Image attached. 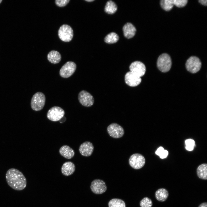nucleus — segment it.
<instances>
[{"instance_id":"f257e3e1","label":"nucleus","mask_w":207,"mask_h":207,"mask_svg":"<svg viewBox=\"0 0 207 207\" xmlns=\"http://www.w3.org/2000/svg\"><path fill=\"white\" fill-rule=\"evenodd\" d=\"M5 177L8 185L14 190H22L26 186L27 181L25 177L17 169L13 168L9 169L6 173Z\"/></svg>"},{"instance_id":"f03ea898","label":"nucleus","mask_w":207,"mask_h":207,"mask_svg":"<svg viewBox=\"0 0 207 207\" xmlns=\"http://www.w3.org/2000/svg\"><path fill=\"white\" fill-rule=\"evenodd\" d=\"M46 98L42 92H38L32 96L30 102L31 108L35 111L41 110L43 108L45 102Z\"/></svg>"},{"instance_id":"7ed1b4c3","label":"nucleus","mask_w":207,"mask_h":207,"mask_svg":"<svg viewBox=\"0 0 207 207\" xmlns=\"http://www.w3.org/2000/svg\"><path fill=\"white\" fill-rule=\"evenodd\" d=\"M157 66L159 70L162 72L168 71L172 66V61L170 56L166 53L160 55L157 59Z\"/></svg>"},{"instance_id":"20e7f679","label":"nucleus","mask_w":207,"mask_h":207,"mask_svg":"<svg viewBox=\"0 0 207 207\" xmlns=\"http://www.w3.org/2000/svg\"><path fill=\"white\" fill-rule=\"evenodd\" d=\"M58 35L60 39L62 41L65 42H69L73 37V29L68 25H62L58 30Z\"/></svg>"},{"instance_id":"39448f33","label":"nucleus","mask_w":207,"mask_h":207,"mask_svg":"<svg viewBox=\"0 0 207 207\" xmlns=\"http://www.w3.org/2000/svg\"><path fill=\"white\" fill-rule=\"evenodd\" d=\"M201 65V62L198 57L192 56L187 60L185 66L187 71L191 73H195L200 70Z\"/></svg>"},{"instance_id":"423d86ee","label":"nucleus","mask_w":207,"mask_h":207,"mask_svg":"<svg viewBox=\"0 0 207 207\" xmlns=\"http://www.w3.org/2000/svg\"><path fill=\"white\" fill-rule=\"evenodd\" d=\"M130 165L133 168L139 169L144 165L145 160L144 157L141 154L135 153L130 157L129 160Z\"/></svg>"},{"instance_id":"0eeeda50","label":"nucleus","mask_w":207,"mask_h":207,"mask_svg":"<svg viewBox=\"0 0 207 207\" xmlns=\"http://www.w3.org/2000/svg\"><path fill=\"white\" fill-rule=\"evenodd\" d=\"M76 68V64L74 62L72 61L67 62L60 69V75L63 78H68L74 73Z\"/></svg>"},{"instance_id":"6e6552de","label":"nucleus","mask_w":207,"mask_h":207,"mask_svg":"<svg viewBox=\"0 0 207 207\" xmlns=\"http://www.w3.org/2000/svg\"><path fill=\"white\" fill-rule=\"evenodd\" d=\"M65 114V111L61 108L58 106H54L48 111L47 116V118L53 121L60 120Z\"/></svg>"},{"instance_id":"1a4fd4ad","label":"nucleus","mask_w":207,"mask_h":207,"mask_svg":"<svg viewBox=\"0 0 207 207\" xmlns=\"http://www.w3.org/2000/svg\"><path fill=\"white\" fill-rule=\"evenodd\" d=\"M107 131L110 136L114 138L122 137L124 133L123 127L115 123L110 124L107 128Z\"/></svg>"},{"instance_id":"9d476101","label":"nucleus","mask_w":207,"mask_h":207,"mask_svg":"<svg viewBox=\"0 0 207 207\" xmlns=\"http://www.w3.org/2000/svg\"><path fill=\"white\" fill-rule=\"evenodd\" d=\"M78 98L80 103L82 105L86 107L91 106L94 102L93 96L85 90H82L79 92Z\"/></svg>"},{"instance_id":"9b49d317","label":"nucleus","mask_w":207,"mask_h":207,"mask_svg":"<svg viewBox=\"0 0 207 207\" xmlns=\"http://www.w3.org/2000/svg\"><path fill=\"white\" fill-rule=\"evenodd\" d=\"M90 188L94 193L100 194L105 192L107 190V186L105 182L100 179H95L91 183Z\"/></svg>"},{"instance_id":"f8f14e48","label":"nucleus","mask_w":207,"mask_h":207,"mask_svg":"<svg viewBox=\"0 0 207 207\" xmlns=\"http://www.w3.org/2000/svg\"><path fill=\"white\" fill-rule=\"evenodd\" d=\"M129 68L131 72L140 77L145 74L146 70L145 65L142 62L139 61H135L132 62Z\"/></svg>"},{"instance_id":"ddd939ff","label":"nucleus","mask_w":207,"mask_h":207,"mask_svg":"<svg viewBox=\"0 0 207 207\" xmlns=\"http://www.w3.org/2000/svg\"><path fill=\"white\" fill-rule=\"evenodd\" d=\"M125 82L129 86L135 87L139 85L141 83V79L131 71L127 72L124 76Z\"/></svg>"},{"instance_id":"4468645a","label":"nucleus","mask_w":207,"mask_h":207,"mask_svg":"<svg viewBox=\"0 0 207 207\" xmlns=\"http://www.w3.org/2000/svg\"><path fill=\"white\" fill-rule=\"evenodd\" d=\"M94 149V147L92 143L89 141H85L80 145L79 151L82 156L88 157L92 154Z\"/></svg>"},{"instance_id":"2eb2a0df","label":"nucleus","mask_w":207,"mask_h":207,"mask_svg":"<svg viewBox=\"0 0 207 207\" xmlns=\"http://www.w3.org/2000/svg\"><path fill=\"white\" fill-rule=\"evenodd\" d=\"M136 29L131 23H127L123 27L124 34L125 37L127 39L132 38L135 34Z\"/></svg>"},{"instance_id":"dca6fc26","label":"nucleus","mask_w":207,"mask_h":207,"mask_svg":"<svg viewBox=\"0 0 207 207\" xmlns=\"http://www.w3.org/2000/svg\"><path fill=\"white\" fill-rule=\"evenodd\" d=\"M75 169V165L73 162H67L64 163L62 165L61 172L64 175L68 176L72 175Z\"/></svg>"},{"instance_id":"f3484780","label":"nucleus","mask_w":207,"mask_h":207,"mask_svg":"<svg viewBox=\"0 0 207 207\" xmlns=\"http://www.w3.org/2000/svg\"><path fill=\"white\" fill-rule=\"evenodd\" d=\"M59 152L61 155L67 159L72 158L74 155V150L67 145H64L61 147Z\"/></svg>"},{"instance_id":"a211bd4d","label":"nucleus","mask_w":207,"mask_h":207,"mask_svg":"<svg viewBox=\"0 0 207 207\" xmlns=\"http://www.w3.org/2000/svg\"><path fill=\"white\" fill-rule=\"evenodd\" d=\"M47 58L48 60L51 63L56 64L60 61L61 56L60 54L57 51L52 50L47 55Z\"/></svg>"},{"instance_id":"6ab92c4d","label":"nucleus","mask_w":207,"mask_h":207,"mask_svg":"<svg viewBox=\"0 0 207 207\" xmlns=\"http://www.w3.org/2000/svg\"><path fill=\"white\" fill-rule=\"evenodd\" d=\"M168 196V191L164 188H160L155 192V196L156 199L161 202L166 201Z\"/></svg>"},{"instance_id":"aec40b11","label":"nucleus","mask_w":207,"mask_h":207,"mask_svg":"<svg viewBox=\"0 0 207 207\" xmlns=\"http://www.w3.org/2000/svg\"><path fill=\"white\" fill-rule=\"evenodd\" d=\"M197 174L199 178L202 179H207V164L204 163L200 165L197 169Z\"/></svg>"},{"instance_id":"412c9836","label":"nucleus","mask_w":207,"mask_h":207,"mask_svg":"<svg viewBox=\"0 0 207 207\" xmlns=\"http://www.w3.org/2000/svg\"><path fill=\"white\" fill-rule=\"evenodd\" d=\"M117 7L116 3L111 0L107 2L105 7V12L108 14H112L117 11Z\"/></svg>"},{"instance_id":"4be33fe9","label":"nucleus","mask_w":207,"mask_h":207,"mask_svg":"<svg viewBox=\"0 0 207 207\" xmlns=\"http://www.w3.org/2000/svg\"><path fill=\"white\" fill-rule=\"evenodd\" d=\"M109 207H126L124 201L120 199L113 198L108 202Z\"/></svg>"},{"instance_id":"5701e85b","label":"nucleus","mask_w":207,"mask_h":207,"mask_svg":"<svg viewBox=\"0 0 207 207\" xmlns=\"http://www.w3.org/2000/svg\"><path fill=\"white\" fill-rule=\"evenodd\" d=\"M119 39V36L116 33L112 32L105 37L104 41L108 44H112L116 42Z\"/></svg>"},{"instance_id":"b1692460","label":"nucleus","mask_w":207,"mask_h":207,"mask_svg":"<svg viewBox=\"0 0 207 207\" xmlns=\"http://www.w3.org/2000/svg\"><path fill=\"white\" fill-rule=\"evenodd\" d=\"M162 8L166 11H169L173 8L174 5L173 0H162L160 2Z\"/></svg>"},{"instance_id":"393cba45","label":"nucleus","mask_w":207,"mask_h":207,"mask_svg":"<svg viewBox=\"0 0 207 207\" xmlns=\"http://www.w3.org/2000/svg\"><path fill=\"white\" fill-rule=\"evenodd\" d=\"M152 200L147 197L143 198L140 202L141 207H152Z\"/></svg>"},{"instance_id":"a878e982","label":"nucleus","mask_w":207,"mask_h":207,"mask_svg":"<svg viewBox=\"0 0 207 207\" xmlns=\"http://www.w3.org/2000/svg\"><path fill=\"white\" fill-rule=\"evenodd\" d=\"M186 149L189 151L193 150L195 145V141L192 139H188L185 141Z\"/></svg>"},{"instance_id":"bb28decb","label":"nucleus","mask_w":207,"mask_h":207,"mask_svg":"<svg viewBox=\"0 0 207 207\" xmlns=\"http://www.w3.org/2000/svg\"><path fill=\"white\" fill-rule=\"evenodd\" d=\"M187 1V0H173V3L177 7H182L186 5Z\"/></svg>"},{"instance_id":"cd10ccee","label":"nucleus","mask_w":207,"mask_h":207,"mask_svg":"<svg viewBox=\"0 0 207 207\" xmlns=\"http://www.w3.org/2000/svg\"><path fill=\"white\" fill-rule=\"evenodd\" d=\"M69 0H56L55 1L56 5L60 7H63L69 2Z\"/></svg>"},{"instance_id":"c85d7f7f","label":"nucleus","mask_w":207,"mask_h":207,"mask_svg":"<svg viewBox=\"0 0 207 207\" xmlns=\"http://www.w3.org/2000/svg\"><path fill=\"white\" fill-rule=\"evenodd\" d=\"M164 150V148L162 147H160L156 151V154L157 155L160 156Z\"/></svg>"},{"instance_id":"c756f323","label":"nucleus","mask_w":207,"mask_h":207,"mask_svg":"<svg viewBox=\"0 0 207 207\" xmlns=\"http://www.w3.org/2000/svg\"><path fill=\"white\" fill-rule=\"evenodd\" d=\"M168 154V151L166 150H164L159 156L160 158L164 159L166 157Z\"/></svg>"},{"instance_id":"7c9ffc66","label":"nucleus","mask_w":207,"mask_h":207,"mask_svg":"<svg viewBox=\"0 0 207 207\" xmlns=\"http://www.w3.org/2000/svg\"><path fill=\"white\" fill-rule=\"evenodd\" d=\"M198 1L199 3L203 5L204 6L207 5V1L206 0H200Z\"/></svg>"},{"instance_id":"2f4dec72","label":"nucleus","mask_w":207,"mask_h":207,"mask_svg":"<svg viewBox=\"0 0 207 207\" xmlns=\"http://www.w3.org/2000/svg\"><path fill=\"white\" fill-rule=\"evenodd\" d=\"M198 207H207V203L204 202L201 204Z\"/></svg>"},{"instance_id":"473e14b6","label":"nucleus","mask_w":207,"mask_h":207,"mask_svg":"<svg viewBox=\"0 0 207 207\" xmlns=\"http://www.w3.org/2000/svg\"><path fill=\"white\" fill-rule=\"evenodd\" d=\"M66 120V118L65 117H63L60 120V122L61 123H62L64 122Z\"/></svg>"},{"instance_id":"72a5a7b5","label":"nucleus","mask_w":207,"mask_h":207,"mask_svg":"<svg viewBox=\"0 0 207 207\" xmlns=\"http://www.w3.org/2000/svg\"><path fill=\"white\" fill-rule=\"evenodd\" d=\"M94 1V0H85V1H87L89 2H92V1Z\"/></svg>"},{"instance_id":"f704fd0d","label":"nucleus","mask_w":207,"mask_h":207,"mask_svg":"<svg viewBox=\"0 0 207 207\" xmlns=\"http://www.w3.org/2000/svg\"><path fill=\"white\" fill-rule=\"evenodd\" d=\"M2 0H0V3H1V2H2Z\"/></svg>"}]
</instances>
